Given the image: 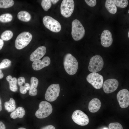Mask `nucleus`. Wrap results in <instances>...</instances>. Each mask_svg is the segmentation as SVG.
<instances>
[{"label": "nucleus", "instance_id": "obj_30", "mask_svg": "<svg viewBox=\"0 0 129 129\" xmlns=\"http://www.w3.org/2000/svg\"><path fill=\"white\" fill-rule=\"evenodd\" d=\"M85 1L86 4L91 7H94L96 4V0H85Z\"/></svg>", "mask_w": 129, "mask_h": 129}, {"label": "nucleus", "instance_id": "obj_11", "mask_svg": "<svg viewBox=\"0 0 129 129\" xmlns=\"http://www.w3.org/2000/svg\"><path fill=\"white\" fill-rule=\"evenodd\" d=\"M117 98L120 107L122 108H127L129 105V92L127 89H123L118 93Z\"/></svg>", "mask_w": 129, "mask_h": 129}, {"label": "nucleus", "instance_id": "obj_40", "mask_svg": "<svg viewBox=\"0 0 129 129\" xmlns=\"http://www.w3.org/2000/svg\"><path fill=\"white\" fill-rule=\"evenodd\" d=\"M18 129H27L26 128L23 127H20Z\"/></svg>", "mask_w": 129, "mask_h": 129}, {"label": "nucleus", "instance_id": "obj_29", "mask_svg": "<svg viewBox=\"0 0 129 129\" xmlns=\"http://www.w3.org/2000/svg\"><path fill=\"white\" fill-rule=\"evenodd\" d=\"M108 127L109 129H123L122 125L118 122L110 123Z\"/></svg>", "mask_w": 129, "mask_h": 129}, {"label": "nucleus", "instance_id": "obj_1", "mask_svg": "<svg viewBox=\"0 0 129 129\" xmlns=\"http://www.w3.org/2000/svg\"><path fill=\"white\" fill-rule=\"evenodd\" d=\"M63 64L66 71L69 74L73 75L76 73L78 63L76 59L71 54L67 53L65 55Z\"/></svg>", "mask_w": 129, "mask_h": 129}, {"label": "nucleus", "instance_id": "obj_18", "mask_svg": "<svg viewBox=\"0 0 129 129\" xmlns=\"http://www.w3.org/2000/svg\"><path fill=\"white\" fill-rule=\"evenodd\" d=\"M26 113L25 110L23 107H19L16 109L10 114L11 117L13 119L17 118H22Z\"/></svg>", "mask_w": 129, "mask_h": 129}, {"label": "nucleus", "instance_id": "obj_41", "mask_svg": "<svg viewBox=\"0 0 129 129\" xmlns=\"http://www.w3.org/2000/svg\"><path fill=\"white\" fill-rule=\"evenodd\" d=\"M128 38H129V31L128 32Z\"/></svg>", "mask_w": 129, "mask_h": 129}, {"label": "nucleus", "instance_id": "obj_24", "mask_svg": "<svg viewBox=\"0 0 129 129\" xmlns=\"http://www.w3.org/2000/svg\"><path fill=\"white\" fill-rule=\"evenodd\" d=\"M13 33L10 30H6L3 32L1 36V38L3 40L7 41L13 37Z\"/></svg>", "mask_w": 129, "mask_h": 129}, {"label": "nucleus", "instance_id": "obj_31", "mask_svg": "<svg viewBox=\"0 0 129 129\" xmlns=\"http://www.w3.org/2000/svg\"><path fill=\"white\" fill-rule=\"evenodd\" d=\"M25 80L24 77H19L17 80L18 85L20 86H23V85L25 83Z\"/></svg>", "mask_w": 129, "mask_h": 129}, {"label": "nucleus", "instance_id": "obj_38", "mask_svg": "<svg viewBox=\"0 0 129 129\" xmlns=\"http://www.w3.org/2000/svg\"><path fill=\"white\" fill-rule=\"evenodd\" d=\"M2 109V101L0 97V112L1 111Z\"/></svg>", "mask_w": 129, "mask_h": 129}, {"label": "nucleus", "instance_id": "obj_37", "mask_svg": "<svg viewBox=\"0 0 129 129\" xmlns=\"http://www.w3.org/2000/svg\"><path fill=\"white\" fill-rule=\"evenodd\" d=\"M4 77V74L2 72V70L0 69V79H1Z\"/></svg>", "mask_w": 129, "mask_h": 129}, {"label": "nucleus", "instance_id": "obj_15", "mask_svg": "<svg viewBox=\"0 0 129 129\" xmlns=\"http://www.w3.org/2000/svg\"><path fill=\"white\" fill-rule=\"evenodd\" d=\"M46 52V48L45 47H39L31 54L30 57V60L34 62L39 60L44 55Z\"/></svg>", "mask_w": 129, "mask_h": 129}, {"label": "nucleus", "instance_id": "obj_20", "mask_svg": "<svg viewBox=\"0 0 129 129\" xmlns=\"http://www.w3.org/2000/svg\"><path fill=\"white\" fill-rule=\"evenodd\" d=\"M105 6L107 9L110 13L114 14L117 12V8L113 0H106Z\"/></svg>", "mask_w": 129, "mask_h": 129}, {"label": "nucleus", "instance_id": "obj_27", "mask_svg": "<svg viewBox=\"0 0 129 129\" xmlns=\"http://www.w3.org/2000/svg\"><path fill=\"white\" fill-rule=\"evenodd\" d=\"M41 6L45 11H47L51 7V2L50 0H43L41 3Z\"/></svg>", "mask_w": 129, "mask_h": 129}, {"label": "nucleus", "instance_id": "obj_21", "mask_svg": "<svg viewBox=\"0 0 129 129\" xmlns=\"http://www.w3.org/2000/svg\"><path fill=\"white\" fill-rule=\"evenodd\" d=\"M4 107L5 110L8 112L13 111L16 109L15 101L12 98H10L9 101L4 102Z\"/></svg>", "mask_w": 129, "mask_h": 129}, {"label": "nucleus", "instance_id": "obj_17", "mask_svg": "<svg viewBox=\"0 0 129 129\" xmlns=\"http://www.w3.org/2000/svg\"><path fill=\"white\" fill-rule=\"evenodd\" d=\"M38 79L34 77H32L30 79L31 84L29 91L30 95L34 96H36L38 93L37 88L38 84Z\"/></svg>", "mask_w": 129, "mask_h": 129}, {"label": "nucleus", "instance_id": "obj_12", "mask_svg": "<svg viewBox=\"0 0 129 129\" xmlns=\"http://www.w3.org/2000/svg\"><path fill=\"white\" fill-rule=\"evenodd\" d=\"M119 85L118 81L114 79H110L106 80L103 84V89L106 93H109L115 91Z\"/></svg>", "mask_w": 129, "mask_h": 129}, {"label": "nucleus", "instance_id": "obj_22", "mask_svg": "<svg viewBox=\"0 0 129 129\" xmlns=\"http://www.w3.org/2000/svg\"><path fill=\"white\" fill-rule=\"evenodd\" d=\"M18 19L24 22H28L30 21L31 16L30 14L25 11H22L19 12L17 15Z\"/></svg>", "mask_w": 129, "mask_h": 129}, {"label": "nucleus", "instance_id": "obj_35", "mask_svg": "<svg viewBox=\"0 0 129 129\" xmlns=\"http://www.w3.org/2000/svg\"><path fill=\"white\" fill-rule=\"evenodd\" d=\"M24 86L27 91L29 90L30 88V85L29 83H25Z\"/></svg>", "mask_w": 129, "mask_h": 129}, {"label": "nucleus", "instance_id": "obj_39", "mask_svg": "<svg viewBox=\"0 0 129 129\" xmlns=\"http://www.w3.org/2000/svg\"><path fill=\"white\" fill-rule=\"evenodd\" d=\"M59 0H51V3H52L53 4H55L57 2H58Z\"/></svg>", "mask_w": 129, "mask_h": 129}, {"label": "nucleus", "instance_id": "obj_6", "mask_svg": "<svg viewBox=\"0 0 129 129\" xmlns=\"http://www.w3.org/2000/svg\"><path fill=\"white\" fill-rule=\"evenodd\" d=\"M104 65L103 61L100 55H97L92 57L90 61L88 69L91 72L99 71L102 69Z\"/></svg>", "mask_w": 129, "mask_h": 129}, {"label": "nucleus", "instance_id": "obj_26", "mask_svg": "<svg viewBox=\"0 0 129 129\" xmlns=\"http://www.w3.org/2000/svg\"><path fill=\"white\" fill-rule=\"evenodd\" d=\"M113 1L117 6L121 8L126 7L128 4L127 0H114Z\"/></svg>", "mask_w": 129, "mask_h": 129}, {"label": "nucleus", "instance_id": "obj_14", "mask_svg": "<svg viewBox=\"0 0 129 129\" xmlns=\"http://www.w3.org/2000/svg\"><path fill=\"white\" fill-rule=\"evenodd\" d=\"M50 62L49 57L45 56L42 60L39 59L33 62L32 64V67L34 70H38L49 65Z\"/></svg>", "mask_w": 129, "mask_h": 129}, {"label": "nucleus", "instance_id": "obj_5", "mask_svg": "<svg viewBox=\"0 0 129 129\" xmlns=\"http://www.w3.org/2000/svg\"><path fill=\"white\" fill-rule=\"evenodd\" d=\"M43 21L45 26L52 32H58L61 29V26L59 23L50 16H44L43 18Z\"/></svg>", "mask_w": 129, "mask_h": 129}, {"label": "nucleus", "instance_id": "obj_36", "mask_svg": "<svg viewBox=\"0 0 129 129\" xmlns=\"http://www.w3.org/2000/svg\"><path fill=\"white\" fill-rule=\"evenodd\" d=\"M4 44L3 40L1 39H0V50L2 48Z\"/></svg>", "mask_w": 129, "mask_h": 129}, {"label": "nucleus", "instance_id": "obj_13", "mask_svg": "<svg viewBox=\"0 0 129 129\" xmlns=\"http://www.w3.org/2000/svg\"><path fill=\"white\" fill-rule=\"evenodd\" d=\"M101 43L105 47L110 46L113 42L112 35L108 30H105L102 32L101 36Z\"/></svg>", "mask_w": 129, "mask_h": 129}, {"label": "nucleus", "instance_id": "obj_32", "mask_svg": "<svg viewBox=\"0 0 129 129\" xmlns=\"http://www.w3.org/2000/svg\"><path fill=\"white\" fill-rule=\"evenodd\" d=\"M20 92L22 94H24L27 92V90L24 86H20Z\"/></svg>", "mask_w": 129, "mask_h": 129}, {"label": "nucleus", "instance_id": "obj_33", "mask_svg": "<svg viewBox=\"0 0 129 129\" xmlns=\"http://www.w3.org/2000/svg\"><path fill=\"white\" fill-rule=\"evenodd\" d=\"M40 129H55V128L54 126L49 125L43 127Z\"/></svg>", "mask_w": 129, "mask_h": 129}, {"label": "nucleus", "instance_id": "obj_42", "mask_svg": "<svg viewBox=\"0 0 129 129\" xmlns=\"http://www.w3.org/2000/svg\"><path fill=\"white\" fill-rule=\"evenodd\" d=\"M103 129H108V128H103Z\"/></svg>", "mask_w": 129, "mask_h": 129}, {"label": "nucleus", "instance_id": "obj_43", "mask_svg": "<svg viewBox=\"0 0 129 129\" xmlns=\"http://www.w3.org/2000/svg\"><path fill=\"white\" fill-rule=\"evenodd\" d=\"M128 13H129V10H128Z\"/></svg>", "mask_w": 129, "mask_h": 129}, {"label": "nucleus", "instance_id": "obj_9", "mask_svg": "<svg viewBox=\"0 0 129 129\" xmlns=\"http://www.w3.org/2000/svg\"><path fill=\"white\" fill-rule=\"evenodd\" d=\"M74 3L73 0H63L60 6V12L64 17H70L73 12Z\"/></svg>", "mask_w": 129, "mask_h": 129}, {"label": "nucleus", "instance_id": "obj_19", "mask_svg": "<svg viewBox=\"0 0 129 129\" xmlns=\"http://www.w3.org/2000/svg\"><path fill=\"white\" fill-rule=\"evenodd\" d=\"M6 80L9 83L10 90L14 92L18 90L17 79L15 77L12 78L11 75H9L6 77Z\"/></svg>", "mask_w": 129, "mask_h": 129}, {"label": "nucleus", "instance_id": "obj_3", "mask_svg": "<svg viewBox=\"0 0 129 129\" xmlns=\"http://www.w3.org/2000/svg\"><path fill=\"white\" fill-rule=\"evenodd\" d=\"M53 108L49 102L45 101L41 102L39 104V108L35 113L36 116L38 118H46L52 113Z\"/></svg>", "mask_w": 129, "mask_h": 129}, {"label": "nucleus", "instance_id": "obj_4", "mask_svg": "<svg viewBox=\"0 0 129 129\" xmlns=\"http://www.w3.org/2000/svg\"><path fill=\"white\" fill-rule=\"evenodd\" d=\"M32 38V34L28 32H23L17 37L15 42L16 48L21 49L27 46L30 42Z\"/></svg>", "mask_w": 129, "mask_h": 129}, {"label": "nucleus", "instance_id": "obj_7", "mask_svg": "<svg viewBox=\"0 0 129 129\" xmlns=\"http://www.w3.org/2000/svg\"><path fill=\"white\" fill-rule=\"evenodd\" d=\"M87 82L97 89L101 88L102 86L103 78V76L96 72H92L87 76Z\"/></svg>", "mask_w": 129, "mask_h": 129}, {"label": "nucleus", "instance_id": "obj_34", "mask_svg": "<svg viewBox=\"0 0 129 129\" xmlns=\"http://www.w3.org/2000/svg\"><path fill=\"white\" fill-rule=\"evenodd\" d=\"M6 127L4 124L0 121V129H6Z\"/></svg>", "mask_w": 129, "mask_h": 129}, {"label": "nucleus", "instance_id": "obj_23", "mask_svg": "<svg viewBox=\"0 0 129 129\" xmlns=\"http://www.w3.org/2000/svg\"><path fill=\"white\" fill-rule=\"evenodd\" d=\"M14 4L12 0H0V8H6L11 7Z\"/></svg>", "mask_w": 129, "mask_h": 129}, {"label": "nucleus", "instance_id": "obj_2", "mask_svg": "<svg viewBox=\"0 0 129 129\" xmlns=\"http://www.w3.org/2000/svg\"><path fill=\"white\" fill-rule=\"evenodd\" d=\"M85 33L84 28L79 21L77 19L74 20L72 23L71 35L74 40L78 41L81 40Z\"/></svg>", "mask_w": 129, "mask_h": 129}, {"label": "nucleus", "instance_id": "obj_8", "mask_svg": "<svg viewBox=\"0 0 129 129\" xmlns=\"http://www.w3.org/2000/svg\"><path fill=\"white\" fill-rule=\"evenodd\" d=\"M60 91L59 85L53 84L47 88L45 94V98L47 101L52 102L54 101L59 96Z\"/></svg>", "mask_w": 129, "mask_h": 129}, {"label": "nucleus", "instance_id": "obj_10", "mask_svg": "<svg viewBox=\"0 0 129 129\" xmlns=\"http://www.w3.org/2000/svg\"><path fill=\"white\" fill-rule=\"evenodd\" d=\"M72 118L73 121L79 125L84 126L89 122L88 116L84 112L80 110H75L73 113Z\"/></svg>", "mask_w": 129, "mask_h": 129}, {"label": "nucleus", "instance_id": "obj_25", "mask_svg": "<svg viewBox=\"0 0 129 129\" xmlns=\"http://www.w3.org/2000/svg\"><path fill=\"white\" fill-rule=\"evenodd\" d=\"M13 18L12 15L9 13L2 14L0 16V21L3 23L11 22Z\"/></svg>", "mask_w": 129, "mask_h": 129}, {"label": "nucleus", "instance_id": "obj_16", "mask_svg": "<svg viewBox=\"0 0 129 129\" xmlns=\"http://www.w3.org/2000/svg\"><path fill=\"white\" fill-rule=\"evenodd\" d=\"M101 105V103L100 100L97 98H94L89 102L88 109L91 113H96L99 110Z\"/></svg>", "mask_w": 129, "mask_h": 129}, {"label": "nucleus", "instance_id": "obj_28", "mask_svg": "<svg viewBox=\"0 0 129 129\" xmlns=\"http://www.w3.org/2000/svg\"><path fill=\"white\" fill-rule=\"evenodd\" d=\"M11 60L7 59H4L0 63V69L8 67L11 65Z\"/></svg>", "mask_w": 129, "mask_h": 129}]
</instances>
